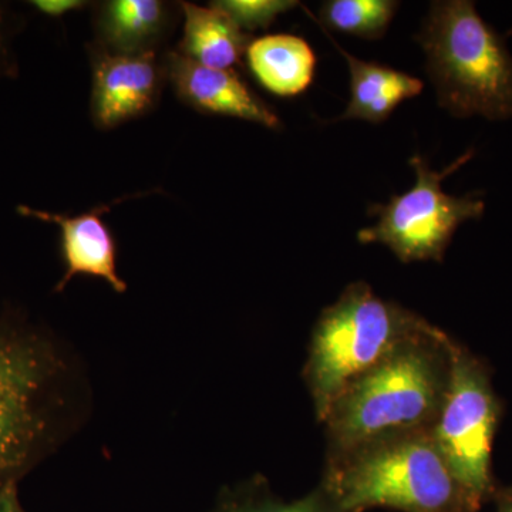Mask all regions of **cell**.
Returning a JSON list of instances; mask_svg holds the SVG:
<instances>
[{
	"instance_id": "10",
	"label": "cell",
	"mask_w": 512,
	"mask_h": 512,
	"mask_svg": "<svg viewBox=\"0 0 512 512\" xmlns=\"http://www.w3.org/2000/svg\"><path fill=\"white\" fill-rule=\"evenodd\" d=\"M121 201L123 200L99 205L74 217L36 210L28 205H19L16 208L22 217L55 224L62 232L64 274L56 285L55 292H62L76 275L96 276L107 282L114 292H127L126 281L117 272L116 239L103 221V215Z\"/></svg>"
},
{
	"instance_id": "19",
	"label": "cell",
	"mask_w": 512,
	"mask_h": 512,
	"mask_svg": "<svg viewBox=\"0 0 512 512\" xmlns=\"http://www.w3.org/2000/svg\"><path fill=\"white\" fill-rule=\"evenodd\" d=\"M29 5L49 18H60L73 10L83 9L87 2H83V0H32Z\"/></svg>"
},
{
	"instance_id": "3",
	"label": "cell",
	"mask_w": 512,
	"mask_h": 512,
	"mask_svg": "<svg viewBox=\"0 0 512 512\" xmlns=\"http://www.w3.org/2000/svg\"><path fill=\"white\" fill-rule=\"evenodd\" d=\"M319 485L339 512H466L477 505L454 478L431 430L328 453Z\"/></svg>"
},
{
	"instance_id": "11",
	"label": "cell",
	"mask_w": 512,
	"mask_h": 512,
	"mask_svg": "<svg viewBox=\"0 0 512 512\" xmlns=\"http://www.w3.org/2000/svg\"><path fill=\"white\" fill-rule=\"evenodd\" d=\"M171 3L161 0H107L94 10V47L119 55L158 52L174 28Z\"/></svg>"
},
{
	"instance_id": "4",
	"label": "cell",
	"mask_w": 512,
	"mask_h": 512,
	"mask_svg": "<svg viewBox=\"0 0 512 512\" xmlns=\"http://www.w3.org/2000/svg\"><path fill=\"white\" fill-rule=\"evenodd\" d=\"M417 42L444 110L458 119H511L512 55L473 2L431 3Z\"/></svg>"
},
{
	"instance_id": "7",
	"label": "cell",
	"mask_w": 512,
	"mask_h": 512,
	"mask_svg": "<svg viewBox=\"0 0 512 512\" xmlns=\"http://www.w3.org/2000/svg\"><path fill=\"white\" fill-rule=\"evenodd\" d=\"M497 420V400L483 367L454 342L446 399L431 436L454 478L476 504L493 484L491 453Z\"/></svg>"
},
{
	"instance_id": "17",
	"label": "cell",
	"mask_w": 512,
	"mask_h": 512,
	"mask_svg": "<svg viewBox=\"0 0 512 512\" xmlns=\"http://www.w3.org/2000/svg\"><path fill=\"white\" fill-rule=\"evenodd\" d=\"M214 3L227 12L245 33L268 29L276 16L298 6V2L292 0H220Z\"/></svg>"
},
{
	"instance_id": "1",
	"label": "cell",
	"mask_w": 512,
	"mask_h": 512,
	"mask_svg": "<svg viewBox=\"0 0 512 512\" xmlns=\"http://www.w3.org/2000/svg\"><path fill=\"white\" fill-rule=\"evenodd\" d=\"M76 360L45 326L0 315V490L19 484L82 424Z\"/></svg>"
},
{
	"instance_id": "20",
	"label": "cell",
	"mask_w": 512,
	"mask_h": 512,
	"mask_svg": "<svg viewBox=\"0 0 512 512\" xmlns=\"http://www.w3.org/2000/svg\"><path fill=\"white\" fill-rule=\"evenodd\" d=\"M19 484H10L0 490V512H26L20 503Z\"/></svg>"
},
{
	"instance_id": "21",
	"label": "cell",
	"mask_w": 512,
	"mask_h": 512,
	"mask_svg": "<svg viewBox=\"0 0 512 512\" xmlns=\"http://www.w3.org/2000/svg\"><path fill=\"white\" fill-rule=\"evenodd\" d=\"M501 512H512V503L505 505V507L503 508V510H501Z\"/></svg>"
},
{
	"instance_id": "15",
	"label": "cell",
	"mask_w": 512,
	"mask_h": 512,
	"mask_svg": "<svg viewBox=\"0 0 512 512\" xmlns=\"http://www.w3.org/2000/svg\"><path fill=\"white\" fill-rule=\"evenodd\" d=\"M212 512H339L320 485L303 497L286 500L264 477L255 476L224 488Z\"/></svg>"
},
{
	"instance_id": "9",
	"label": "cell",
	"mask_w": 512,
	"mask_h": 512,
	"mask_svg": "<svg viewBox=\"0 0 512 512\" xmlns=\"http://www.w3.org/2000/svg\"><path fill=\"white\" fill-rule=\"evenodd\" d=\"M167 82L192 109L205 114L235 117L272 130L281 128V119L235 70L212 69L185 59L177 50L164 56Z\"/></svg>"
},
{
	"instance_id": "8",
	"label": "cell",
	"mask_w": 512,
	"mask_h": 512,
	"mask_svg": "<svg viewBox=\"0 0 512 512\" xmlns=\"http://www.w3.org/2000/svg\"><path fill=\"white\" fill-rule=\"evenodd\" d=\"M92 49L90 113L100 130H111L156 109L167 83L164 57L157 52L119 55Z\"/></svg>"
},
{
	"instance_id": "5",
	"label": "cell",
	"mask_w": 512,
	"mask_h": 512,
	"mask_svg": "<svg viewBox=\"0 0 512 512\" xmlns=\"http://www.w3.org/2000/svg\"><path fill=\"white\" fill-rule=\"evenodd\" d=\"M427 320L353 282L312 330L303 379L319 423L346 387L379 365Z\"/></svg>"
},
{
	"instance_id": "2",
	"label": "cell",
	"mask_w": 512,
	"mask_h": 512,
	"mask_svg": "<svg viewBox=\"0 0 512 512\" xmlns=\"http://www.w3.org/2000/svg\"><path fill=\"white\" fill-rule=\"evenodd\" d=\"M454 340L427 322L330 404L320 424L328 453L409 431L431 430L450 382Z\"/></svg>"
},
{
	"instance_id": "6",
	"label": "cell",
	"mask_w": 512,
	"mask_h": 512,
	"mask_svg": "<svg viewBox=\"0 0 512 512\" xmlns=\"http://www.w3.org/2000/svg\"><path fill=\"white\" fill-rule=\"evenodd\" d=\"M473 156V151H468L440 173L431 170L423 157L410 158V165L416 171V184L402 195H393L387 204L370 205L369 215L376 222L360 229L359 242L382 244L404 264L443 261L458 227L484 214V201L477 195L453 197L441 188L446 177Z\"/></svg>"
},
{
	"instance_id": "12",
	"label": "cell",
	"mask_w": 512,
	"mask_h": 512,
	"mask_svg": "<svg viewBox=\"0 0 512 512\" xmlns=\"http://www.w3.org/2000/svg\"><path fill=\"white\" fill-rule=\"evenodd\" d=\"M330 40L345 57L350 73V101L339 120L383 123L403 101L423 92L424 84L417 77L384 64L357 59L335 40Z\"/></svg>"
},
{
	"instance_id": "18",
	"label": "cell",
	"mask_w": 512,
	"mask_h": 512,
	"mask_svg": "<svg viewBox=\"0 0 512 512\" xmlns=\"http://www.w3.org/2000/svg\"><path fill=\"white\" fill-rule=\"evenodd\" d=\"M16 74L8 9L0 3V79Z\"/></svg>"
},
{
	"instance_id": "16",
	"label": "cell",
	"mask_w": 512,
	"mask_h": 512,
	"mask_svg": "<svg viewBox=\"0 0 512 512\" xmlns=\"http://www.w3.org/2000/svg\"><path fill=\"white\" fill-rule=\"evenodd\" d=\"M399 6L394 0H328L318 22L323 30L377 40L386 35Z\"/></svg>"
},
{
	"instance_id": "14",
	"label": "cell",
	"mask_w": 512,
	"mask_h": 512,
	"mask_svg": "<svg viewBox=\"0 0 512 512\" xmlns=\"http://www.w3.org/2000/svg\"><path fill=\"white\" fill-rule=\"evenodd\" d=\"M245 57L256 82L278 97L299 96L309 89L315 77V52L299 36L266 35L252 39Z\"/></svg>"
},
{
	"instance_id": "13",
	"label": "cell",
	"mask_w": 512,
	"mask_h": 512,
	"mask_svg": "<svg viewBox=\"0 0 512 512\" xmlns=\"http://www.w3.org/2000/svg\"><path fill=\"white\" fill-rule=\"evenodd\" d=\"M180 9L184 35L177 52L181 56L212 69L234 70L241 64L251 39L227 12L214 2L210 6L181 2Z\"/></svg>"
}]
</instances>
